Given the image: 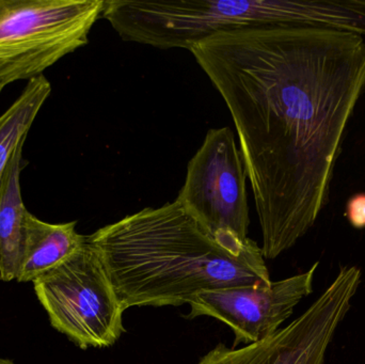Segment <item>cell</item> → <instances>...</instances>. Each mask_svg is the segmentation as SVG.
I'll use <instances>...</instances> for the list:
<instances>
[{"label": "cell", "mask_w": 365, "mask_h": 364, "mask_svg": "<svg viewBox=\"0 0 365 364\" xmlns=\"http://www.w3.org/2000/svg\"><path fill=\"white\" fill-rule=\"evenodd\" d=\"M105 0H0V92L89 42Z\"/></svg>", "instance_id": "obj_4"}, {"label": "cell", "mask_w": 365, "mask_h": 364, "mask_svg": "<svg viewBox=\"0 0 365 364\" xmlns=\"http://www.w3.org/2000/svg\"><path fill=\"white\" fill-rule=\"evenodd\" d=\"M361 280L359 267H341L330 286L287 327L242 348L219 344L199 364H326L328 348Z\"/></svg>", "instance_id": "obj_6"}, {"label": "cell", "mask_w": 365, "mask_h": 364, "mask_svg": "<svg viewBox=\"0 0 365 364\" xmlns=\"http://www.w3.org/2000/svg\"><path fill=\"white\" fill-rule=\"evenodd\" d=\"M86 241L87 236L77 233L76 222L48 224L28 212L17 281L34 282L76 254Z\"/></svg>", "instance_id": "obj_9"}, {"label": "cell", "mask_w": 365, "mask_h": 364, "mask_svg": "<svg viewBox=\"0 0 365 364\" xmlns=\"http://www.w3.org/2000/svg\"><path fill=\"white\" fill-rule=\"evenodd\" d=\"M51 92V83L43 75L32 79L16 100L0 115V187L13 155L25 145L28 132Z\"/></svg>", "instance_id": "obj_11"}, {"label": "cell", "mask_w": 365, "mask_h": 364, "mask_svg": "<svg viewBox=\"0 0 365 364\" xmlns=\"http://www.w3.org/2000/svg\"><path fill=\"white\" fill-rule=\"evenodd\" d=\"M345 216L355 229H365V192L355 194L347 201Z\"/></svg>", "instance_id": "obj_12"}, {"label": "cell", "mask_w": 365, "mask_h": 364, "mask_svg": "<svg viewBox=\"0 0 365 364\" xmlns=\"http://www.w3.org/2000/svg\"><path fill=\"white\" fill-rule=\"evenodd\" d=\"M53 328L79 348H108L124 333V309L96 250L86 241L34 281Z\"/></svg>", "instance_id": "obj_5"}, {"label": "cell", "mask_w": 365, "mask_h": 364, "mask_svg": "<svg viewBox=\"0 0 365 364\" xmlns=\"http://www.w3.org/2000/svg\"><path fill=\"white\" fill-rule=\"evenodd\" d=\"M319 262L308 271L267 286H242L204 291L195 297L187 318L210 316L227 324L238 344L272 337L291 318L296 306L313 292Z\"/></svg>", "instance_id": "obj_8"}, {"label": "cell", "mask_w": 365, "mask_h": 364, "mask_svg": "<svg viewBox=\"0 0 365 364\" xmlns=\"http://www.w3.org/2000/svg\"><path fill=\"white\" fill-rule=\"evenodd\" d=\"M189 51L231 113L262 252L274 260L310 231L327 203L365 89V38L276 26L220 32Z\"/></svg>", "instance_id": "obj_1"}, {"label": "cell", "mask_w": 365, "mask_h": 364, "mask_svg": "<svg viewBox=\"0 0 365 364\" xmlns=\"http://www.w3.org/2000/svg\"><path fill=\"white\" fill-rule=\"evenodd\" d=\"M19 147L0 187V279L16 280L25 244L28 211L21 192V156Z\"/></svg>", "instance_id": "obj_10"}, {"label": "cell", "mask_w": 365, "mask_h": 364, "mask_svg": "<svg viewBox=\"0 0 365 364\" xmlns=\"http://www.w3.org/2000/svg\"><path fill=\"white\" fill-rule=\"evenodd\" d=\"M102 17L126 42L189 51L220 32L297 26V0H105Z\"/></svg>", "instance_id": "obj_3"}, {"label": "cell", "mask_w": 365, "mask_h": 364, "mask_svg": "<svg viewBox=\"0 0 365 364\" xmlns=\"http://www.w3.org/2000/svg\"><path fill=\"white\" fill-rule=\"evenodd\" d=\"M0 364H15L12 361L6 360V359L0 358Z\"/></svg>", "instance_id": "obj_13"}, {"label": "cell", "mask_w": 365, "mask_h": 364, "mask_svg": "<svg viewBox=\"0 0 365 364\" xmlns=\"http://www.w3.org/2000/svg\"><path fill=\"white\" fill-rule=\"evenodd\" d=\"M247 173L233 130L212 128L187 167L177 201L212 234H248Z\"/></svg>", "instance_id": "obj_7"}, {"label": "cell", "mask_w": 365, "mask_h": 364, "mask_svg": "<svg viewBox=\"0 0 365 364\" xmlns=\"http://www.w3.org/2000/svg\"><path fill=\"white\" fill-rule=\"evenodd\" d=\"M124 311L190 303L204 291L272 282L262 248L212 234L178 202L147 207L87 236Z\"/></svg>", "instance_id": "obj_2"}]
</instances>
